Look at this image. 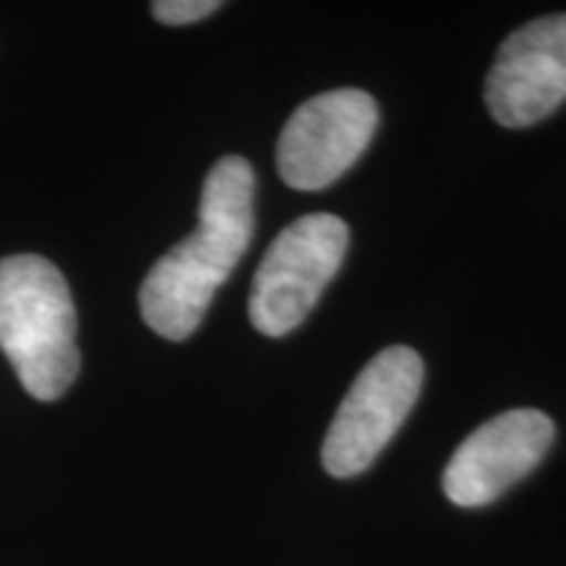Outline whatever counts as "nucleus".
Instances as JSON below:
<instances>
[{
  "label": "nucleus",
  "instance_id": "20e7f679",
  "mask_svg": "<svg viewBox=\"0 0 566 566\" xmlns=\"http://www.w3.org/2000/svg\"><path fill=\"white\" fill-rule=\"evenodd\" d=\"M424 367L409 346L375 354L338 405L323 443V464L334 478L365 472L396 430L405 424L422 391Z\"/></svg>",
  "mask_w": 566,
  "mask_h": 566
},
{
  "label": "nucleus",
  "instance_id": "f257e3e1",
  "mask_svg": "<svg viewBox=\"0 0 566 566\" xmlns=\"http://www.w3.org/2000/svg\"><path fill=\"white\" fill-rule=\"evenodd\" d=\"M254 237V171L239 155L212 166L200 197V223L163 254L139 289L145 323L168 342L200 328L212 296L250 250Z\"/></svg>",
  "mask_w": 566,
  "mask_h": 566
},
{
  "label": "nucleus",
  "instance_id": "f03ea898",
  "mask_svg": "<svg viewBox=\"0 0 566 566\" xmlns=\"http://www.w3.org/2000/svg\"><path fill=\"white\" fill-rule=\"evenodd\" d=\"M0 349L40 401L61 399L80 375L74 300L40 254L0 260Z\"/></svg>",
  "mask_w": 566,
  "mask_h": 566
},
{
  "label": "nucleus",
  "instance_id": "39448f33",
  "mask_svg": "<svg viewBox=\"0 0 566 566\" xmlns=\"http://www.w3.org/2000/svg\"><path fill=\"white\" fill-rule=\"evenodd\" d=\"M378 129V105L365 90L310 97L283 126L275 166L289 187L317 192L349 171Z\"/></svg>",
  "mask_w": 566,
  "mask_h": 566
},
{
  "label": "nucleus",
  "instance_id": "423d86ee",
  "mask_svg": "<svg viewBox=\"0 0 566 566\" xmlns=\"http://www.w3.org/2000/svg\"><path fill=\"white\" fill-rule=\"evenodd\" d=\"M554 438V420L541 409H509L493 417L446 464V495L467 509L491 504L543 462Z\"/></svg>",
  "mask_w": 566,
  "mask_h": 566
},
{
  "label": "nucleus",
  "instance_id": "0eeeda50",
  "mask_svg": "<svg viewBox=\"0 0 566 566\" xmlns=\"http://www.w3.org/2000/svg\"><path fill=\"white\" fill-rule=\"evenodd\" d=\"M566 101V13L520 27L501 42L485 82V103L509 129H525Z\"/></svg>",
  "mask_w": 566,
  "mask_h": 566
},
{
  "label": "nucleus",
  "instance_id": "7ed1b4c3",
  "mask_svg": "<svg viewBox=\"0 0 566 566\" xmlns=\"http://www.w3.org/2000/svg\"><path fill=\"white\" fill-rule=\"evenodd\" d=\"M349 229L331 212H313L289 223L268 247L254 273L250 321L260 334L286 336L313 313L344 263Z\"/></svg>",
  "mask_w": 566,
  "mask_h": 566
},
{
  "label": "nucleus",
  "instance_id": "6e6552de",
  "mask_svg": "<svg viewBox=\"0 0 566 566\" xmlns=\"http://www.w3.org/2000/svg\"><path fill=\"white\" fill-rule=\"evenodd\" d=\"M218 9H221L218 0H158V3H153L155 19L171 27L195 24V21L208 19Z\"/></svg>",
  "mask_w": 566,
  "mask_h": 566
}]
</instances>
